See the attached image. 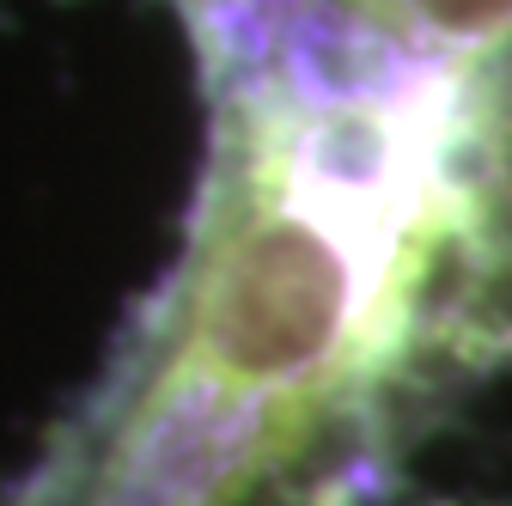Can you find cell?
Masks as SVG:
<instances>
[{
	"mask_svg": "<svg viewBox=\"0 0 512 506\" xmlns=\"http://www.w3.org/2000/svg\"><path fill=\"white\" fill-rule=\"evenodd\" d=\"M183 263L0 506H372L512 257L506 135L464 68L232 37Z\"/></svg>",
	"mask_w": 512,
	"mask_h": 506,
	"instance_id": "cell-1",
	"label": "cell"
},
{
	"mask_svg": "<svg viewBox=\"0 0 512 506\" xmlns=\"http://www.w3.org/2000/svg\"><path fill=\"white\" fill-rule=\"evenodd\" d=\"M500 135H506V177H512V129H506V122H500Z\"/></svg>",
	"mask_w": 512,
	"mask_h": 506,
	"instance_id": "cell-2",
	"label": "cell"
}]
</instances>
